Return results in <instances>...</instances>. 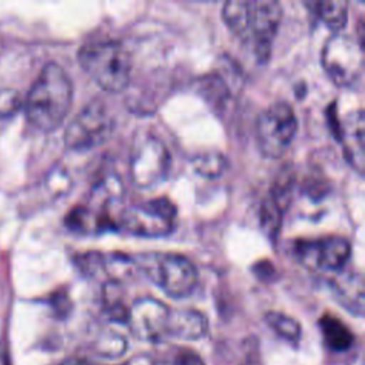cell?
Segmentation results:
<instances>
[{"label":"cell","mask_w":365,"mask_h":365,"mask_svg":"<svg viewBox=\"0 0 365 365\" xmlns=\"http://www.w3.org/2000/svg\"><path fill=\"white\" fill-rule=\"evenodd\" d=\"M297 117L285 101L268 106L257 118L255 135L261 153L269 158L281 157L297 133Z\"/></svg>","instance_id":"obj_6"},{"label":"cell","mask_w":365,"mask_h":365,"mask_svg":"<svg viewBox=\"0 0 365 365\" xmlns=\"http://www.w3.org/2000/svg\"><path fill=\"white\" fill-rule=\"evenodd\" d=\"M311 11L317 13V16L334 31H339L348 19V3L342 0L334 1H308L305 3Z\"/></svg>","instance_id":"obj_16"},{"label":"cell","mask_w":365,"mask_h":365,"mask_svg":"<svg viewBox=\"0 0 365 365\" xmlns=\"http://www.w3.org/2000/svg\"><path fill=\"white\" fill-rule=\"evenodd\" d=\"M83 70L104 90L118 93L131 77V56L125 46L115 40L86 43L78 50Z\"/></svg>","instance_id":"obj_2"},{"label":"cell","mask_w":365,"mask_h":365,"mask_svg":"<svg viewBox=\"0 0 365 365\" xmlns=\"http://www.w3.org/2000/svg\"><path fill=\"white\" fill-rule=\"evenodd\" d=\"M114 131V117L101 100H91L70 121L64 143L70 150L88 151L104 144Z\"/></svg>","instance_id":"obj_4"},{"label":"cell","mask_w":365,"mask_h":365,"mask_svg":"<svg viewBox=\"0 0 365 365\" xmlns=\"http://www.w3.org/2000/svg\"><path fill=\"white\" fill-rule=\"evenodd\" d=\"M281 17L282 9L278 1H251L247 34L252 40L254 53L259 63H265L269 60L272 51V40L279 27Z\"/></svg>","instance_id":"obj_9"},{"label":"cell","mask_w":365,"mask_h":365,"mask_svg":"<svg viewBox=\"0 0 365 365\" xmlns=\"http://www.w3.org/2000/svg\"><path fill=\"white\" fill-rule=\"evenodd\" d=\"M175 217V205L167 197H158L125 208L121 225L134 235L163 237L173 231Z\"/></svg>","instance_id":"obj_7"},{"label":"cell","mask_w":365,"mask_h":365,"mask_svg":"<svg viewBox=\"0 0 365 365\" xmlns=\"http://www.w3.org/2000/svg\"><path fill=\"white\" fill-rule=\"evenodd\" d=\"M125 349H127V341L121 335L113 334V332L100 338L97 344V352L101 356H107V358L120 356L124 354Z\"/></svg>","instance_id":"obj_25"},{"label":"cell","mask_w":365,"mask_h":365,"mask_svg":"<svg viewBox=\"0 0 365 365\" xmlns=\"http://www.w3.org/2000/svg\"><path fill=\"white\" fill-rule=\"evenodd\" d=\"M170 308L151 297H144L133 302L127 324L131 332L144 341H161L167 336Z\"/></svg>","instance_id":"obj_11"},{"label":"cell","mask_w":365,"mask_h":365,"mask_svg":"<svg viewBox=\"0 0 365 365\" xmlns=\"http://www.w3.org/2000/svg\"><path fill=\"white\" fill-rule=\"evenodd\" d=\"M284 211L269 198L267 197L259 208V222L264 234L271 240L275 241L282 222Z\"/></svg>","instance_id":"obj_23"},{"label":"cell","mask_w":365,"mask_h":365,"mask_svg":"<svg viewBox=\"0 0 365 365\" xmlns=\"http://www.w3.org/2000/svg\"><path fill=\"white\" fill-rule=\"evenodd\" d=\"M103 304L107 317L114 322H125L130 308L123 301V291L118 282L108 281L103 288Z\"/></svg>","instance_id":"obj_17"},{"label":"cell","mask_w":365,"mask_h":365,"mask_svg":"<svg viewBox=\"0 0 365 365\" xmlns=\"http://www.w3.org/2000/svg\"><path fill=\"white\" fill-rule=\"evenodd\" d=\"M198 90L202 93V96L207 101H210L211 104H214L217 107L224 106L231 94V86L227 83V80L218 71L204 76L200 80Z\"/></svg>","instance_id":"obj_19"},{"label":"cell","mask_w":365,"mask_h":365,"mask_svg":"<svg viewBox=\"0 0 365 365\" xmlns=\"http://www.w3.org/2000/svg\"><path fill=\"white\" fill-rule=\"evenodd\" d=\"M73 100V84L64 68L47 63L31 84L24 108L27 120L41 131H53L64 121Z\"/></svg>","instance_id":"obj_1"},{"label":"cell","mask_w":365,"mask_h":365,"mask_svg":"<svg viewBox=\"0 0 365 365\" xmlns=\"http://www.w3.org/2000/svg\"><path fill=\"white\" fill-rule=\"evenodd\" d=\"M171 155L168 148L155 137H145L133 148L130 177L141 188L154 187L170 173Z\"/></svg>","instance_id":"obj_8"},{"label":"cell","mask_w":365,"mask_h":365,"mask_svg":"<svg viewBox=\"0 0 365 365\" xmlns=\"http://www.w3.org/2000/svg\"><path fill=\"white\" fill-rule=\"evenodd\" d=\"M332 291L341 305L355 315L364 314V281L361 274H342L332 281Z\"/></svg>","instance_id":"obj_14"},{"label":"cell","mask_w":365,"mask_h":365,"mask_svg":"<svg viewBox=\"0 0 365 365\" xmlns=\"http://www.w3.org/2000/svg\"><path fill=\"white\" fill-rule=\"evenodd\" d=\"M208 321L197 309H170L167 322V336L194 341L207 334Z\"/></svg>","instance_id":"obj_13"},{"label":"cell","mask_w":365,"mask_h":365,"mask_svg":"<svg viewBox=\"0 0 365 365\" xmlns=\"http://www.w3.org/2000/svg\"><path fill=\"white\" fill-rule=\"evenodd\" d=\"M250 9L251 1H242V0H232L227 1L222 7V19L227 24V27L238 34L245 36L248 30V21H250Z\"/></svg>","instance_id":"obj_18"},{"label":"cell","mask_w":365,"mask_h":365,"mask_svg":"<svg viewBox=\"0 0 365 365\" xmlns=\"http://www.w3.org/2000/svg\"><path fill=\"white\" fill-rule=\"evenodd\" d=\"M327 346L334 352H342L352 346L354 335L349 328L336 317L324 315L319 321Z\"/></svg>","instance_id":"obj_15"},{"label":"cell","mask_w":365,"mask_h":365,"mask_svg":"<svg viewBox=\"0 0 365 365\" xmlns=\"http://www.w3.org/2000/svg\"><path fill=\"white\" fill-rule=\"evenodd\" d=\"M364 137H365V121L364 111L358 110L351 113L339 125L338 140L342 145L344 155L351 167L358 173H364L365 153H364Z\"/></svg>","instance_id":"obj_12"},{"label":"cell","mask_w":365,"mask_h":365,"mask_svg":"<svg viewBox=\"0 0 365 365\" xmlns=\"http://www.w3.org/2000/svg\"><path fill=\"white\" fill-rule=\"evenodd\" d=\"M154 365H205L201 356L190 349H177L165 358L154 362Z\"/></svg>","instance_id":"obj_26"},{"label":"cell","mask_w":365,"mask_h":365,"mask_svg":"<svg viewBox=\"0 0 365 365\" xmlns=\"http://www.w3.org/2000/svg\"><path fill=\"white\" fill-rule=\"evenodd\" d=\"M60 365H97L96 362L87 359V358H78V356H73V358H67L64 359Z\"/></svg>","instance_id":"obj_30"},{"label":"cell","mask_w":365,"mask_h":365,"mask_svg":"<svg viewBox=\"0 0 365 365\" xmlns=\"http://www.w3.org/2000/svg\"><path fill=\"white\" fill-rule=\"evenodd\" d=\"M265 322L271 329H274L275 334L292 344H297L301 338V325L289 315L277 311H268L265 314Z\"/></svg>","instance_id":"obj_22"},{"label":"cell","mask_w":365,"mask_h":365,"mask_svg":"<svg viewBox=\"0 0 365 365\" xmlns=\"http://www.w3.org/2000/svg\"><path fill=\"white\" fill-rule=\"evenodd\" d=\"M103 269L110 277L113 282H121L130 277L137 269L133 257H128L121 252H113L103 255Z\"/></svg>","instance_id":"obj_20"},{"label":"cell","mask_w":365,"mask_h":365,"mask_svg":"<svg viewBox=\"0 0 365 365\" xmlns=\"http://www.w3.org/2000/svg\"><path fill=\"white\" fill-rule=\"evenodd\" d=\"M294 171L289 167H284L278 175L275 177L268 197L282 210L285 211L291 202L294 192Z\"/></svg>","instance_id":"obj_21"},{"label":"cell","mask_w":365,"mask_h":365,"mask_svg":"<svg viewBox=\"0 0 365 365\" xmlns=\"http://www.w3.org/2000/svg\"><path fill=\"white\" fill-rule=\"evenodd\" d=\"M295 255L308 267L338 272L351 255V245L342 237H327L312 241H298Z\"/></svg>","instance_id":"obj_10"},{"label":"cell","mask_w":365,"mask_h":365,"mask_svg":"<svg viewBox=\"0 0 365 365\" xmlns=\"http://www.w3.org/2000/svg\"><path fill=\"white\" fill-rule=\"evenodd\" d=\"M21 107V97L13 88L0 87V117L13 115Z\"/></svg>","instance_id":"obj_27"},{"label":"cell","mask_w":365,"mask_h":365,"mask_svg":"<svg viewBox=\"0 0 365 365\" xmlns=\"http://www.w3.org/2000/svg\"><path fill=\"white\" fill-rule=\"evenodd\" d=\"M322 66L339 87L355 86L364 73V47L346 34L331 36L322 48Z\"/></svg>","instance_id":"obj_5"},{"label":"cell","mask_w":365,"mask_h":365,"mask_svg":"<svg viewBox=\"0 0 365 365\" xmlns=\"http://www.w3.org/2000/svg\"><path fill=\"white\" fill-rule=\"evenodd\" d=\"M76 265L83 274L87 275H94L97 269H103V254L100 252H87L83 255H78L76 258Z\"/></svg>","instance_id":"obj_28"},{"label":"cell","mask_w":365,"mask_h":365,"mask_svg":"<svg viewBox=\"0 0 365 365\" xmlns=\"http://www.w3.org/2000/svg\"><path fill=\"white\" fill-rule=\"evenodd\" d=\"M0 365H6V358L1 352H0Z\"/></svg>","instance_id":"obj_31"},{"label":"cell","mask_w":365,"mask_h":365,"mask_svg":"<svg viewBox=\"0 0 365 365\" xmlns=\"http://www.w3.org/2000/svg\"><path fill=\"white\" fill-rule=\"evenodd\" d=\"M242 365H258V364H255V362H251V361H250V362H245V364H242Z\"/></svg>","instance_id":"obj_32"},{"label":"cell","mask_w":365,"mask_h":365,"mask_svg":"<svg viewBox=\"0 0 365 365\" xmlns=\"http://www.w3.org/2000/svg\"><path fill=\"white\" fill-rule=\"evenodd\" d=\"M137 269L143 271L157 287L173 298L188 297L197 285V269L192 262L173 252H143L133 257Z\"/></svg>","instance_id":"obj_3"},{"label":"cell","mask_w":365,"mask_h":365,"mask_svg":"<svg viewBox=\"0 0 365 365\" xmlns=\"http://www.w3.org/2000/svg\"><path fill=\"white\" fill-rule=\"evenodd\" d=\"M53 307L58 314H66L68 311V299L66 294H57L53 297Z\"/></svg>","instance_id":"obj_29"},{"label":"cell","mask_w":365,"mask_h":365,"mask_svg":"<svg viewBox=\"0 0 365 365\" xmlns=\"http://www.w3.org/2000/svg\"><path fill=\"white\" fill-rule=\"evenodd\" d=\"M192 167L197 174L207 178H215L224 173L227 160L220 153H205L192 160Z\"/></svg>","instance_id":"obj_24"}]
</instances>
